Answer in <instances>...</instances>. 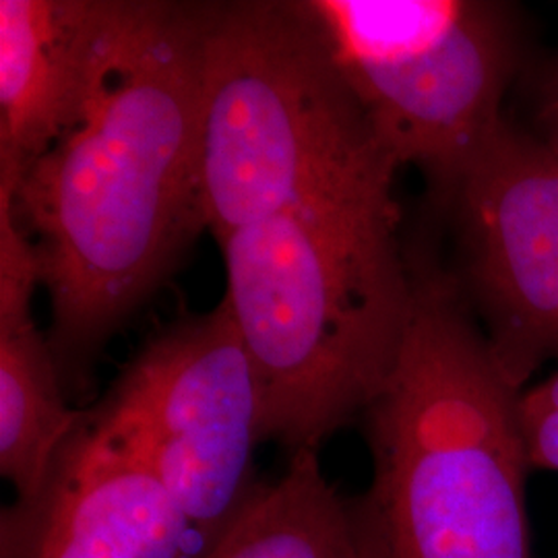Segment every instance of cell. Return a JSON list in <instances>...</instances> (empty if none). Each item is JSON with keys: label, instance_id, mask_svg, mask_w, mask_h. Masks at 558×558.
<instances>
[{"label": "cell", "instance_id": "6da1fadb", "mask_svg": "<svg viewBox=\"0 0 558 558\" xmlns=\"http://www.w3.org/2000/svg\"><path fill=\"white\" fill-rule=\"evenodd\" d=\"M207 2L120 0L83 117L15 191L66 393L207 230L199 110Z\"/></svg>", "mask_w": 558, "mask_h": 558}, {"label": "cell", "instance_id": "7a4b0ae2", "mask_svg": "<svg viewBox=\"0 0 558 558\" xmlns=\"http://www.w3.org/2000/svg\"><path fill=\"white\" fill-rule=\"evenodd\" d=\"M412 313L366 408L373 476L348 499L362 558H532L519 396L458 279L410 253Z\"/></svg>", "mask_w": 558, "mask_h": 558}, {"label": "cell", "instance_id": "3957f363", "mask_svg": "<svg viewBox=\"0 0 558 558\" xmlns=\"http://www.w3.org/2000/svg\"><path fill=\"white\" fill-rule=\"evenodd\" d=\"M263 399V440L315 449L389 379L412 313L393 193L278 214L220 240Z\"/></svg>", "mask_w": 558, "mask_h": 558}, {"label": "cell", "instance_id": "277c9868", "mask_svg": "<svg viewBox=\"0 0 558 558\" xmlns=\"http://www.w3.org/2000/svg\"><path fill=\"white\" fill-rule=\"evenodd\" d=\"M398 170L308 0L207 2L199 182L214 239L286 211L393 193Z\"/></svg>", "mask_w": 558, "mask_h": 558}, {"label": "cell", "instance_id": "5b68a950", "mask_svg": "<svg viewBox=\"0 0 558 558\" xmlns=\"http://www.w3.org/2000/svg\"><path fill=\"white\" fill-rule=\"evenodd\" d=\"M385 149L442 205L507 122L518 23L488 0H308Z\"/></svg>", "mask_w": 558, "mask_h": 558}, {"label": "cell", "instance_id": "8992f818", "mask_svg": "<svg viewBox=\"0 0 558 558\" xmlns=\"http://www.w3.org/2000/svg\"><path fill=\"white\" fill-rule=\"evenodd\" d=\"M85 422L154 472L207 553L259 490V380L223 300L149 339Z\"/></svg>", "mask_w": 558, "mask_h": 558}, {"label": "cell", "instance_id": "52a82bcc", "mask_svg": "<svg viewBox=\"0 0 558 558\" xmlns=\"http://www.w3.org/2000/svg\"><path fill=\"white\" fill-rule=\"evenodd\" d=\"M440 209L458 230L451 274L523 389L544 362H558V156L505 122Z\"/></svg>", "mask_w": 558, "mask_h": 558}, {"label": "cell", "instance_id": "ba28073f", "mask_svg": "<svg viewBox=\"0 0 558 558\" xmlns=\"http://www.w3.org/2000/svg\"><path fill=\"white\" fill-rule=\"evenodd\" d=\"M154 472L83 420L40 490L0 511V558H205Z\"/></svg>", "mask_w": 558, "mask_h": 558}, {"label": "cell", "instance_id": "9c48e42d", "mask_svg": "<svg viewBox=\"0 0 558 558\" xmlns=\"http://www.w3.org/2000/svg\"><path fill=\"white\" fill-rule=\"evenodd\" d=\"M120 0H0V191L77 124Z\"/></svg>", "mask_w": 558, "mask_h": 558}, {"label": "cell", "instance_id": "30bf717a", "mask_svg": "<svg viewBox=\"0 0 558 558\" xmlns=\"http://www.w3.org/2000/svg\"><path fill=\"white\" fill-rule=\"evenodd\" d=\"M38 283L0 286V474L17 499L40 490L83 410L71 408L48 336L34 319Z\"/></svg>", "mask_w": 558, "mask_h": 558}, {"label": "cell", "instance_id": "8fae6325", "mask_svg": "<svg viewBox=\"0 0 558 558\" xmlns=\"http://www.w3.org/2000/svg\"><path fill=\"white\" fill-rule=\"evenodd\" d=\"M205 558H362L348 499L327 480L319 451H294Z\"/></svg>", "mask_w": 558, "mask_h": 558}, {"label": "cell", "instance_id": "7c38bea8", "mask_svg": "<svg viewBox=\"0 0 558 558\" xmlns=\"http://www.w3.org/2000/svg\"><path fill=\"white\" fill-rule=\"evenodd\" d=\"M519 424L532 470L558 474V362L546 379L521 391Z\"/></svg>", "mask_w": 558, "mask_h": 558}, {"label": "cell", "instance_id": "4fadbf2b", "mask_svg": "<svg viewBox=\"0 0 558 558\" xmlns=\"http://www.w3.org/2000/svg\"><path fill=\"white\" fill-rule=\"evenodd\" d=\"M542 141L558 156V64L542 104Z\"/></svg>", "mask_w": 558, "mask_h": 558}]
</instances>
